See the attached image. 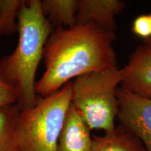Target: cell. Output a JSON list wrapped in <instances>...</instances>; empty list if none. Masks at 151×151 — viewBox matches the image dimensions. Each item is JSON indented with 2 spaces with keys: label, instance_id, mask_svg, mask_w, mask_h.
<instances>
[{
  "label": "cell",
  "instance_id": "52a82bcc",
  "mask_svg": "<svg viewBox=\"0 0 151 151\" xmlns=\"http://www.w3.org/2000/svg\"><path fill=\"white\" fill-rule=\"evenodd\" d=\"M125 3L120 0H79L76 24L92 23L114 32L116 16L123 11Z\"/></svg>",
  "mask_w": 151,
  "mask_h": 151
},
{
  "label": "cell",
  "instance_id": "8fae6325",
  "mask_svg": "<svg viewBox=\"0 0 151 151\" xmlns=\"http://www.w3.org/2000/svg\"><path fill=\"white\" fill-rule=\"evenodd\" d=\"M20 110L16 104L0 107V151H19L16 120Z\"/></svg>",
  "mask_w": 151,
  "mask_h": 151
},
{
  "label": "cell",
  "instance_id": "2e32d148",
  "mask_svg": "<svg viewBox=\"0 0 151 151\" xmlns=\"http://www.w3.org/2000/svg\"><path fill=\"white\" fill-rule=\"evenodd\" d=\"M149 16H150V20H151V14L149 15Z\"/></svg>",
  "mask_w": 151,
  "mask_h": 151
},
{
  "label": "cell",
  "instance_id": "5bb4252c",
  "mask_svg": "<svg viewBox=\"0 0 151 151\" xmlns=\"http://www.w3.org/2000/svg\"><path fill=\"white\" fill-rule=\"evenodd\" d=\"M16 101L17 97L15 92L0 78V107L16 104Z\"/></svg>",
  "mask_w": 151,
  "mask_h": 151
},
{
  "label": "cell",
  "instance_id": "7a4b0ae2",
  "mask_svg": "<svg viewBox=\"0 0 151 151\" xmlns=\"http://www.w3.org/2000/svg\"><path fill=\"white\" fill-rule=\"evenodd\" d=\"M53 30L43 14L41 0L25 1L18 16L16 48L0 60V78L15 92L20 110L31 108L37 101L36 72Z\"/></svg>",
  "mask_w": 151,
  "mask_h": 151
},
{
  "label": "cell",
  "instance_id": "4fadbf2b",
  "mask_svg": "<svg viewBox=\"0 0 151 151\" xmlns=\"http://www.w3.org/2000/svg\"><path fill=\"white\" fill-rule=\"evenodd\" d=\"M132 31L136 35L144 38L151 37V20L149 15H141L134 20Z\"/></svg>",
  "mask_w": 151,
  "mask_h": 151
},
{
  "label": "cell",
  "instance_id": "6da1fadb",
  "mask_svg": "<svg viewBox=\"0 0 151 151\" xmlns=\"http://www.w3.org/2000/svg\"><path fill=\"white\" fill-rule=\"evenodd\" d=\"M114 32L92 23L55 28L46 41L43 60L45 72L36 83V93L47 97L72 78L117 67L113 47Z\"/></svg>",
  "mask_w": 151,
  "mask_h": 151
},
{
  "label": "cell",
  "instance_id": "ba28073f",
  "mask_svg": "<svg viewBox=\"0 0 151 151\" xmlns=\"http://www.w3.org/2000/svg\"><path fill=\"white\" fill-rule=\"evenodd\" d=\"M80 112L71 103L58 140L57 151H92L93 139Z\"/></svg>",
  "mask_w": 151,
  "mask_h": 151
},
{
  "label": "cell",
  "instance_id": "9c48e42d",
  "mask_svg": "<svg viewBox=\"0 0 151 151\" xmlns=\"http://www.w3.org/2000/svg\"><path fill=\"white\" fill-rule=\"evenodd\" d=\"M92 139V151H147L140 139L120 124L113 131Z\"/></svg>",
  "mask_w": 151,
  "mask_h": 151
},
{
  "label": "cell",
  "instance_id": "7c38bea8",
  "mask_svg": "<svg viewBox=\"0 0 151 151\" xmlns=\"http://www.w3.org/2000/svg\"><path fill=\"white\" fill-rule=\"evenodd\" d=\"M24 0H0V37L18 31V19Z\"/></svg>",
  "mask_w": 151,
  "mask_h": 151
},
{
  "label": "cell",
  "instance_id": "5b68a950",
  "mask_svg": "<svg viewBox=\"0 0 151 151\" xmlns=\"http://www.w3.org/2000/svg\"><path fill=\"white\" fill-rule=\"evenodd\" d=\"M117 97L120 124L139 138L147 151H151V98L122 88L117 89Z\"/></svg>",
  "mask_w": 151,
  "mask_h": 151
},
{
  "label": "cell",
  "instance_id": "3957f363",
  "mask_svg": "<svg viewBox=\"0 0 151 151\" xmlns=\"http://www.w3.org/2000/svg\"><path fill=\"white\" fill-rule=\"evenodd\" d=\"M71 82L47 97H37L31 108L20 110L16 120L19 151H57L71 103Z\"/></svg>",
  "mask_w": 151,
  "mask_h": 151
},
{
  "label": "cell",
  "instance_id": "8992f818",
  "mask_svg": "<svg viewBox=\"0 0 151 151\" xmlns=\"http://www.w3.org/2000/svg\"><path fill=\"white\" fill-rule=\"evenodd\" d=\"M124 70L122 88L141 97L151 98V49L146 45L137 48Z\"/></svg>",
  "mask_w": 151,
  "mask_h": 151
},
{
  "label": "cell",
  "instance_id": "30bf717a",
  "mask_svg": "<svg viewBox=\"0 0 151 151\" xmlns=\"http://www.w3.org/2000/svg\"><path fill=\"white\" fill-rule=\"evenodd\" d=\"M41 10L52 27H71L76 24L79 0H42Z\"/></svg>",
  "mask_w": 151,
  "mask_h": 151
},
{
  "label": "cell",
  "instance_id": "9a60e30c",
  "mask_svg": "<svg viewBox=\"0 0 151 151\" xmlns=\"http://www.w3.org/2000/svg\"><path fill=\"white\" fill-rule=\"evenodd\" d=\"M144 45H146V46H148L149 48L151 49V37L146 39L144 40Z\"/></svg>",
  "mask_w": 151,
  "mask_h": 151
},
{
  "label": "cell",
  "instance_id": "277c9868",
  "mask_svg": "<svg viewBox=\"0 0 151 151\" xmlns=\"http://www.w3.org/2000/svg\"><path fill=\"white\" fill-rule=\"evenodd\" d=\"M124 68H107L82 75L71 82V104L90 130L106 133L116 128L119 102L117 89L124 78Z\"/></svg>",
  "mask_w": 151,
  "mask_h": 151
}]
</instances>
